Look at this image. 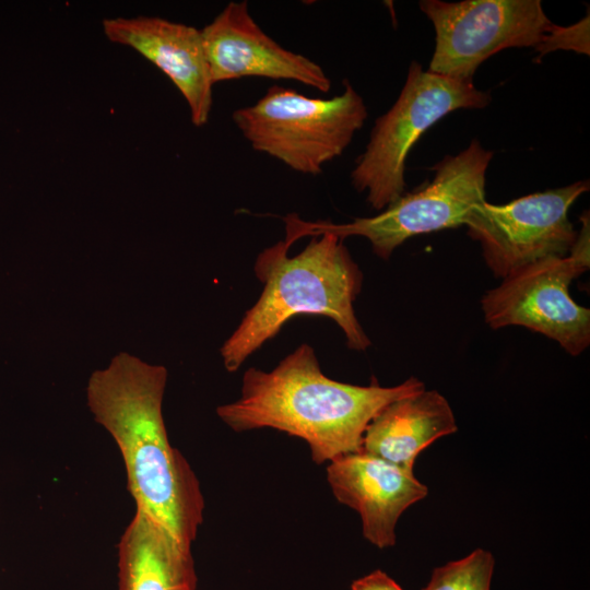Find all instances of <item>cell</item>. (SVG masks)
<instances>
[{
    "mask_svg": "<svg viewBox=\"0 0 590 590\" xmlns=\"http://www.w3.org/2000/svg\"><path fill=\"white\" fill-rule=\"evenodd\" d=\"M166 381L164 366L120 352L91 374L86 400L121 453L135 510L191 546L204 498L188 460L168 440L162 411Z\"/></svg>",
    "mask_w": 590,
    "mask_h": 590,
    "instance_id": "6da1fadb",
    "label": "cell"
},
{
    "mask_svg": "<svg viewBox=\"0 0 590 590\" xmlns=\"http://www.w3.org/2000/svg\"><path fill=\"white\" fill-rule=\"evenodd\" d=\"M423 389L414 377L393 387H381L376 378L368 386L333 380L304 343L271 371L248 368L240 397L217 406L216 414L235 432L269 427L302 438L312 461L321 464L359 451L368 424L381 409Z\"/></svg>",
    "mask_w": 590,
    "mask_h": 590,
    "instance_id": "7a4b0ae2",
    "label": "cell"
},
{
    "mask_svg": "<svg viewBox=\"0 0 590 590\" xmlns=\"http://www.w3.org/2000/svg\"><path fill=\"white\" fill-rule=\"evenodd\" d=\"M288 249L280 240L257 257L255 272L264 284L263 291L221 347L229 373L297 315L329 317L342 329L352 350L365 351L370 345L353 307L363 273L343 239L323 233L294 257L288 256Z\"/></svg>",
    "mask_w": 590,
    "mask_h": 590,
    "instance_id": "3957f363",
    "label": "cell"
},
{
    "mask_svg": "<svg viewBox=\"0 0 590 590\" xmlns=\"http://www.w3.org/2000/svg\"><path fill=\"white\" fill-rule=\"evenodd\" d=\"M493 152L477 140L456 155H447L433 166L432 181L402 194L381 213L355 217L350 223L307 222L297 214L283 217L291 247L302 237L331 233L343 239L362 236L369 240L375 255L388 260L405 240L464 225L471 210L485 201V175Z\"/></svg>",
    "mask_w": 590,
    "mask_h": 590,
    "instance_id": "277c9868",
    "label": "cell"
},
{
    "mask_svg": "<svg viewBox=\"0 0 590 590\" xmlns=\"http://www.w3.org/2000/svg\"><path fill=\"white\" fill-rule=\"evenodd\" d=\"M367 116L363 97L344 80L343 92L331 98L272 85L253 105L234 110L232 119L255 151L294 172L319 175L342 155Z\"/></svg>",
    "mask_w": 590,
    "mask_h": 590,
    "instance_id": "5b68a950",
    "label": "cell"
},
{
    "mask_svg": "<svg viewBox=\"0 0 590 590\" xmlns=\"http://www.w3.org/2000/svg\"><path fill=\"white\" fill-rule=\"evenodd\" d=\"M491 94L475 87L473 80H458L423 70L412 61L394 104L378 117L365 151L355 162L351 181L377 211L403 194L408 154L422 134L448 114L482 109Z\"/></svg>",
    "mask_w": 590,
    "mask_h": 590,
    "instance_id": "8992f818",
    "label": "cell"
},
{
    "mask_svg": "<svg viewBox=\"0 0 590 590\" xmlns=\"http://www.w3.org/2000/svg\"><path fill=\"white\" fill-rule=\"evenodd\" d=\"M570 252L524 266L505 276L481 299L485 322L493 330L520 326L556 341L569 355L590 344V310L568 291L571 281L589 269V216Z\"/></svg>",
    "mask_w": 590,
    "mask_h": 590,
    "instance_id": "52a82bcc",
    "label": "cell"
},
{
    "mask_svg": "<svg viewBox=\"0 0 590 590\" xmlns=\"http://www.w3.org/2000/svg\"><path fill=\"white\" fill-rule=\"evenodd\" d=\"M435 30L428 71L473 80L486 59L508 48H535L552 23L540 0H422Z\"/></svg>",
    "mask_w": 590,
    "mask_h": 590,
    "instance_id": "ba28073f",
    "label": "cell"
},
{
    "mask_svg": "<svg viewBox=\"0 0 590 590\" xmlns=\"http://www.w3.org/2000/svg\"><path fill=\"white\" fill-rule=\"evenodd\" d=\"M589 190V180L530 193L506 204H476L464 225L480 243L488 269L504 279L524 266L567 256L578 233L568 220L571 204Z\"/></svg>",
    "mask_w": 590,
    "mask_h": 590,
    "instance_id": "9c48e42d",
    "label": "cell"
},
{
    "mask_svg": "<svg viewBox=\"0 0 590 590\" xmlns=\"http://www.w3.org/2000/svg\"><path fill=\"white\" fill-rule=\"evenodd\" d=\"M213 84L247 76L291 80L327 93L331 80L308 57L278 44L257 24L247 1H232L201 30Z\"/></svg>",
    "mask_w": 590,
    "mask_h": 590,
    "instance_id": "30bf717a",
    "label": "cell"
},
{
    "mask_svg": "<svg viewBox=\"0 0 590 590\" xmlns=\"http://www.w3.org/2000/svg\"><path fill=\"white\" fill-rule=\"evenodd\" d=\"M327 480L335 499L361 516L364 538L381 550L396 544L400 516L428 493L413 471L362 450L332 460Z\"/></svg>",
    "mask_w": 590,
    "mask_h": 590,
    "instance_id": "8fae6325",
    "label": "cell"
},
{
    "mask_svg": "<svg viewBox=\"0 0 590 590\" xmlns=\"http://www.w3.org/2000/svg\"><path fill=\"white\" fill-rule=\"evenodd\" d=\"M105 36L155 64L186 99L196 127L206 125L213 82L201 30L156 16L115 17L102 22Z\"/></svg>",
    "mask_w": 590,
    "mask_h": 590,
    "instance_id": "7c38bea8",
    "label": "cell"
},
{
    "mask_svg": "<svg viewBox=\"0 0 590 590\" xmlns=\"http://www.w3.org/2000/svg\"><path fill=\"white\" fill-rule=\"evenodd\" d=\"M457 429L447 399L437 390L423 389L381 409L368 424L361 450L413 471L421 451Z\"/></svg>",
    "mask_w": 590,
    "mask_h": 590,
    "instance_id": "4fadbf2b",
    "label": "cell"
},
{
    "mask_svg": "<svg viewBox=\"0 0 590 590\" xmlns=\"http://www.w3.org/2000/svg\"><path fill=\"white\" fill-rule=\"evenodd\" d=\"M118 550L119 590H197L191 546L135 510Z\"/></svg>",
    "mask_w": 590,
    "mask_h": 590,
    "instance_id": "5bb4252c",
    "label": "cell"
},
{
    "mask_svg": "<svg viewBox=\"0 0 590 590\" xmlns=\"http://www.w3.org/2000/svg\"><path fill=\"white\" fill-rule=\"evenodd\" d=\"M494 566L493 554L476 548L463 558L435 568L422 590H491Z\"/></svg>",
    "mask_w": 590,
    "mask_h": 590,
    "instance_id": "9a60e30c",
    "label": "cell"
},
{
    "mask_svg": "<svg viewBox=\"0 0 590 590\" xmlns=\"http://www.w3.org/2000/svg\"><path fill=\"white\" fill-rule=\"evenodd\" d=\"M589 14L570 26L552 23L542 42L535 47L539 57L555 50H573L589 56Z\"/></svg>",
    "mask_w": 590,
    "mask_h": 590,
    "instance_id": "2e32d148",
    "label": "cell"
},
{
    "mask_svg": "<svg viewBox=\"0 0 590 590\" xmlns=\"http://www.w3.org/2000/svg\"><path fill=\"white\" fill-rule=\"evenodd\" d=\"M351 590H404L385 571L377 569L352 582Z\"/></svg>",
    "mask_w": 590,
    "mask_h": 590,
    "instance_id": "e0dca14e",
    "label": "cell"
}]
</instances>
